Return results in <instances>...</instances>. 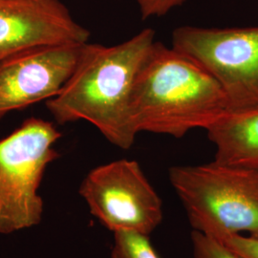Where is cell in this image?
I'll return each mask as SVG.
<instances>
[{
    "label": "cell",
    "instance_id": "obj_1",
    "mask_svg": "<svg viewBox=\"0 0 258 258\" xmlns=\"http://www.w3.org/2000/svg\"><path fill=\"white\" fill-rule=\"evenodd\" d=\"M155 42L144 29L115 46L86 43L74 73L47 108L58 123L86 120L114 146L128 149L138 134L132 100L139 71Z\"/></svg>",
    "mask_w": 258,
    "mask_h": 258
},
{
    "label": "cell",
    "instance_id": "obj_2",
    "mask_svg": "<svg viewBox=\"0 0 258 258\" xmlns=\"http://www.w3.org/2000/svg\"><path fill=\"white\" fill-rule=\"evenodd\" d=\"M220 85L192 58L155 41L139 71L132 118L137 132L181 138L228 112Z\"/></svg>",
    "mask_w": 258,
    "mask_h": 258
},
{
    "label": "cell",
    "instance_id": "obj_3",
    "mask_svg": "<svg viewBox=\"0 0 258 258\" xmlns=\"http://www.w3.org/2000/svg\"><path fill=\"white\" fill-rule=\"evenodd\" d=\"M169 181L194 231L216 240L242 232L258 239V170L213 161L173 166Z\"/></svg>",
    "mask_w": 258,
    "mask_h": 258
},
{
    "label": "cell",
    "instance_id": "obj_4",
    "mask_svg": "<svg viewBox=\"0 0 258 258\" xmlns=\"http://www.w3.org/2000/svg\"><path fill=\"white\" fill-rule=\"evenodd\" d=\"M61 133L39 118H29L0 139V233L37 226L44 211L38 194L47 166L59 154L54 148Z\"/></svg>",
    "mask_w": 258,
    "mask_h": 258
},
{
    "label": "cell",
    "instance_id": "obj_5",
    "mask_svg": "<svg viewBox=\"0 0 258 258\" xmlns=\"http://www.w3.org/2000/svg\"><path fill=\"white\" fill-rule=\"evenodd\" d=\"M172 48L192 58L218 83L228 110L258 109V26L176 28Z\"/></svg>",
    "mask_w": 258,
    "mask_h": 258
},
{
    "label": "cell",
    "instance_id": "obj_6",
    "mask_svg": "<svg viewBox=\"0 0 258 258\" xmlns=\"http://www.w3.org/2000/svg\"><path fill=\"white\" fill-rule=\"evenodd\" d=\"M79 192L90 213L115 232L149 236L163 221V203L136 161L121 159L92 169Z\"/></svg>",
    "mask_w": 258,
    "mask_h": 258
},
{
    "label": "cell",
    "instance_id": "obj_7",
    "mask_svg": "<svg viewBox=\"0 0 258 258\" xmlns=\"http://www.w3.org/2000/svg\"><path fill=\"white\" fill-rule=\"evenodd\" d=\"M86 43L33 47L2 60L0 118L56 96L74 73Z\"/></svg>",
    "mask_w": 258,
    "mask_h": 258
},
{
    "label": "cell",
    "instance_id": "obj_8",
    "mask_svg": "<svg viewBox=\"0 0 258 258\" xmlns=\"http://www.w3.org/2000/svg\"><path fill=\"white\" fill-rule=\"evenodd\" d=\"M89 37L59 0H0V62L33 47L86 43Z\"/></svg>",
    "mask_w": 258,
    "mask_h": 258
},
{
    "label": "cell",
    "instance_id": "obj_9",
    "mask_svg": "<svg viewBox=\"0 0 258 258\" xmlns=\"http://www.w3.org/2000/svg\"><path fill=\"white\" fill-rule=\"evenodd\" d=\"M207 132L216 148L215 162L258 170V109L228 111Z\"/></svg>",
    "mask_w": 258,
    "mask_h": 258
},
{
    "label": "cell",
    "instance_id": "obj_10",
    "mask_svg": "<svg viewBox=\"0 0 258 258\" xmlns=\"http://www.w3.org/2000/svg\"><path fill=\"white\" fill-rule=\"evenodd\" d=\"M112 258H160L148 236L137 232H114Z\"/></svg>",
    "mask_w": 258,
    "mask_h": 258
},
{
    "label": "cell",
    "instance_id": "obj_11",
    "mask_svg": "<svg viewBox=\"0 0 258 258\" xmlns=\"http://www.w3.org/2000/svg\"><path fill=\"white\" fill-rule=\"evenodd\" d=\"M194 258H238L221 242L199 231L191 233Z\"/></svg>",
    "mask_w": 258,
    "mask_h": 258
},
{
    "label": "cell",
    "instance_id": "obj_12",
    "mask_svg": "<svg viewBox=\"0 0 258 258\" xmlns=\"http://www.w3.org/2000/svg\"><path fill=\"white\" fill-rule=\"evenodd\" d=\"M238 258H258V239L248 235L233 234L218 240Z\"/></svg>",
    "mask_w": 258,
    "mask_h": 258
},
{
    "label": "cell",
    "instance_id": "obj_13",
    "mask_svg": "<svg viewBox=\"0 0 258 258\" xmlns=\"http://www.w3.org/2000/svg\"><path fill=\"white\" fill-rule=\"evenodd\" d=\"M186 0H137L143 19L163 17L176 7L183 5Z\"/></svg>",
    "mask_w": 258,
    "mask_h": 258
}]
</instances>
